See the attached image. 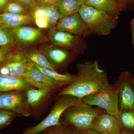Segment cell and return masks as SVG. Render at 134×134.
<instances>
[{
	"label": "cell",
	"mask_w": 134,
	"mask_h": 134,
	"mask_svg": "<svg viewBox=\"0 0 134 134\" xmlns=\"http://www.w3.org/2000/svg\"><path fill=\"white\" fill-rule=\"evenodd\" d=\"M31 78L36 81L46 85L54 91L59 90L62 86L54 80L47 76L40 70L28 62V67L24 77Z\"/></svg>",
	"instance_id": "cell-14"
},
{
	"label": "cell",
	"mask_w": 134,
	"mask_h": 134,
	"mask_svg": "<svg viewBox=\"0 0 134 134\" xmlns=\"http://www.w3.org/2000/svg\"><path fill=\"white\" fill-rule=\"evenodd\" d=\"M17 115L15 113L0 108V129L8 126Z\"/></svg>",
	"instance_id": "cell-26"
},
{
	"label": "cell",
	"mask_w": 134,
	"mask_h": 134,
	"mask_svg": "<svg viewBox=\"0 0 134 134\" xmlns=\"http://www.w3.org/2000/svg\"><path fill=\"white\" fill-rule=\"evenodd\" d=\"M58 97L59 98L47 116L38 125L26 129L23 134H38L51 127L60 126V120L64 112L82 102V99L69 95Z\"/></svg>",
	"instance_id": "cell-4"
},
{
	"label": "cell",
	"mask_w": 134,
	"mask_h": 134,
	"mask_svg": "<svg viewBox=\"0 0 134 134\" xmlns=\"http://www.w3.org/2000/svg\"><path fill=\"white\" fill-rule=\"evenodd\" d=\"M27 8L30 11H33L39 7L34 0H14Z\"/></svg>",
	"instance_id": "cell-28"
},
{
	"label": "cell",
	"mask_w": 134,
	"mask_h": 134,
	"mask_svg": "<svg viewBox=\"0 0 134 134\" xmlns=\"http://www.w3.org/2000/svg\"><path fill=\"white\" fill-rule=\"evenodd\" d=\"M62 1V0H58V2L59 1ZM80 1H81L82 2V3H83V0H80Z\"/></svg>",
	"instance_id": "cell-40"
},
{
	"label": "cell",
	"mask_w": 134,
	"mask_h": 134,
	"mask_svg": "<svg viewBox=\"0 0 134 134\" xmlns=\"http://www.w3.org/2000/svg\"><path fill=\"white\" fill-rule=\"evenodd\" d=\"M3 25V23L2 20L1 18H0V27L2 26Z\"/></svg>",
	"instance_id": "cell-39"
},
{
	"label": "cell",
	"mask_w": 134,
	"mask_h": 134,
	"mask_svg": "<svg viewBox=\"0 0 134 134\" xmlns=\"http://www.w3.org/2000/svg\"><path fill=\"white\" fill-rule=\"evenodd\" d=\"M2 10L3 12L12 14H30V10L27 8L15 1H11L8 2Z\"/></svg>",
	"instance_id": "cell-24"
},
{
	"label": "cell",
	"mask_w": 134,
	"mask_h": 134,
	"mask_svg": "<svg viewBox=\"0 0 134 134\" xmlns=\"http://www.w3.org/2000/svg\"><path fill=\"white\" fill-rule=\"evenodd\" d=\"M56 29L83 37L92 35L79 13L61 18L56 25Z\"/></svg>",
	"instance_id": "cell-10"
},
{
	"label": "cell",
	"mask_w": 134,
	"mask_h": 134,
	"mask_svg": "<svg viewBox=\"0 0 134 134\" xmlns=\"http://www.w3.org/2000/svg\"><path fill=\"white\" fill-rule=\"evenodd\" d=\"M76 80L58 96L69 95L82 99L95 93L108 82L107 73L100 69L97 60L78 64Z\"/></svg>",
	"instance_id": "cell-1"
},
{
	"label": "cell",
	"mask_w": 134,
	"mask_h": 134,
	"mask_svg": "<svg viewBox=\"0 0 134 134\" xmlns=\"http://www.w3.org/2000/svg\"><path fill=\"white\" fill-rule=\"evenodd\" d=\"M59 126L51 127L44 130V134H77L75 132L63 129Z\"/></svg>",
	"instance_id": "cell-27"
},
{
	"label": "cell",
	"mask_w": 134,
	"mask_h": 134,
	"mask_svg": "<svg viewBox=\"0 0 134 134\" xmlns=\"http://www.w3.org/2000/svg\"></svg>",
	"instance_id": "cell-42"
},
{
	"label": "cell",
	"mask_w": 134,
	"mask_h": 134,
	"mask_svg": "<svg viewBox=\"0 0 134 134\" xmlns=\"http://www.w3.org/2000/svg\"><path fill=\"white\" fill-rule=\"evenodd\" d=\"M28 62L23 52L17 51L10 53L7 59L0 66V74L24 78Z\"/></svg>",
	"instance_id": "cell-9"
},
{
	"label": "cell",
	"mask_w": 134,
	"mask_h": 134,
	"mask_svg": "<svg viewBox=\"0 0 134 134\" xmlns=\"http://www.w3.org/2000/svg\"><path fill=\"white\" fill-rule=\"evenodd\" d=\"M83 103L90 106H96L105 110L110 115L117 117L120 112L119 88L117 85L109 82L103 85L99 90L82 99Z\"/></svg>",
	"instance_id": "cell-3"
},
{
	"label": "cell",
	"mask_w": 134,
	"mask_h": 134,
	"mask_svg": "<svg viewBox=\"0 0 134 134\" xmlns=\"http://www.w3.org/2000/svg\"><path fill=\"white\" fill-rule=\"evenodd\" d=\"M26 91L0 92V108L15 113L18 116H31L32 111L27 102Z\"/></svg>",
	"instance_id": "cell-6"
},
{
	"label": "cell",
	"mask_w": 134,
	"mask_h": 134,
	"mask_svg": "<svg viewBox=\"0 0 134 134\" xmlns=\"http://www.w3.org/2000/svg\"><path fill=\"white\" fill-rule=\"evenodd\" d=\"M45 8L49 23V28H54L55 25L60 19L61 16L54 5Z\"/></svg>",
	"instance_id": "cell-25"
},
{
	"label": "cell",
	"mask_w": 134,
	"mask_h": 134,
	"mask_svg": "<svg viewBox=\"0 0 134 134\" xmlns=\"http://www.w3.org/2000/svg\"><path fill=\"white\" fill-rule=\"evenodd\" d=\"M15 37L21 43L30 44L36 42L42 36V31L40 29L21 26L11 29Z\"/></svg>",
	"instance_id": "cell-15"
},
{
	"label": "cell",
	"mask_w": 134,
	"mask_h": 134,
	"mask_svg": "<svg viewBox=\"0 0 134 134\" xmlns=\"http://www.w3.org/2000/svg\"><path fill=\"white\" fill-rule=\"evenodd\" d=\"M119 88L120 111L134 110V77L129 72H123L116 83Z\"/></svg>",
	"instance_id": "cell-8"
},
{
	"label": "cell",
	"mask_w": 134,
	"mask_h": 134,
	"mask_svg": "<svg viewBox=\"0 0 134 134\" xmlns=\"http://www.w3.org/2000/svg\"><path fill=\"white\" fill-rule=\"evenodd\" d=\"M115 1L118 3V4L119 5L120 7L121 8V5L122 2H123V0H115Z\"/></svg>",
	"instance_id": "cell-38"
},
{
	"label": "cell",
	"mask_w": 134,
	"mask_h": 134,
	"mask_svg": "<svg viewBox=\"0 0 134 134\" xmlns=\"http://www.w3.org/2000/svg\"><path fill=\"white\" fill-rule=\"evenodd\" d=\"M116 117L122 130L134 132V110L120 111Z\"/></svg>",
	"instance_id": "cell-22"
},
{
	"label": "cell",
	"mask_w": 134,
	"mask_h": 134,
	"mask_svg": "<svg viewBox=\"0 0 134 134\" xmlns=\"http://www.w3.org/2000/svg\"><path fill=\"white\" fill-rule=\"evenodd\" d=\"M101 113L100 108H92L82 101L67 109L61 117L68 124L77 129L86 130L90 129L95 118Z\"/></svg>",
	"instance_id": "cell-5"
},
{
	"label": "cell",
	"mask_w": 134,
	"mask_h": 134,
	"mask_svg": "<svg viewBox=\"0 0 134 134\" xmlns=\"http://www.w3.org/2000/svg\"><path fill=\"white\" fill-rule=\"evenodd\" d=\"M83 134H101L91 129L87 130Z\"/></svg>",
	"instance_id": "cell-36"
},
{
	"label": "cell",
	"mask_w": 134,
	"mask_h": 134,
	"mask_svg": "<svg viewBox=\"0 0 134 134\" xmlns=\"http://www.w3.org/2000/svg\"><path fill=\"white\" fill-rule=\"evenodd\" d=\"M43 54L55 69L65 65L71 57V53L68 51L54 45L46 47Z\"/></svg>",
	"instance_id": "cell-13"
},
{
	"label": "cell",
	"mask_w": 134,
	"mask_h": 134,
	"mask_svg": "<svg viewBox=\"0 0 134 134\" xmlns=\"http://www.w3.org/2000/svg\"><path fill=\"white\" fill-rule=\"evenodd\" d=\"M130 29L132 33V44L134 48V19H132L131 21Z\"/></svg>",
	"instance_id": "cell-33"
},
{
	"label": "cell",
	"mask_w": 134,
	"mask_h": 134,
	"mask_svg": "<svg viewBox=\"0 0 134 134\" xmlns=\"http://www.w3.org/2000/svg\"><path fill=\"white\" fill-rule=\"evenodd\" d=\"M83 3L119 17L121 8L115 0H83Z\"/></svg>",
	"instance_id": "cell-17"
},
{
	"label": "cell",
	"mask_w": 134,
	"mask_h": 134,
	"mask_svg": "<svg viewBox=\"0 0 134 134\" xmlns=\"http://www.w3.org/2000/svg\"><path fill=\"white\" fill-rule=\"evenodd\" d=\"M82 4L80 0H62L58 2L54 6L62 18L79 13Z\"/></svg>",
	"instance_id": "cell-20"
},
{
	"label": "cell",
	"mask_w": 134,
	"mask_h": 134,
	"mask_svg": "<svg viewBox=\"0 0 134 134\" xmlns=\"http://www.w3.org/2000/svg\"><path fill=\"white\" fill-rule=\"evenodd\" d=\"M30 62L32 65L40 70L44 74L57 82L62 86L65 85H70L76 80V75L69 74H59L56 71H54L46 68H42Z\"/></svg>",
	"instance_id": "cell-19"
},
{
	"label": "cell",
	"mask_w": 134,
	"mask_h": 134,
	"mask_svg": "<svg viewBox=\"0 0 134 134\" xmlns=\"http://www.w3.org/2000/svg\"><path fill=\"white\" fill-rule=\"evenodd\" d=\"M14 0H0V10H2L8 2Z\"/></svg>",
	"instance_id": "cell-34"
},
{
	"label": "cell",
	"mask_w": 134,
	"mask_h": 134,
	"mask_svg": "<svg viewBox=\"0 0 134 134\" xmlns=\"http://www.w3.org/2000/svg\"><path fill=\"white\" fill-rule=\"evenodd\" d=\"M54 91L52 90L39 88L26 90L27 102L32 111L38 107Z\"/></svg>",
	"instance_id": "cell-18"
},
{
	"label": "cell",
	"mask_w": 134,
	"mask_h": 134,
	"mask_svg": "<svg viewBox=\"0 0 134 134\" xmlns=\"http://www.w3.org/2000/svg\"><path fill=\"white\" fill-rule=\"evenodd\" d=\"M31 88H35L25 78L0 74V92Z\"/></svg>",
	"instance_id": "cell-12"
},
{
	"label": "cell",
	"mask_w": 134,
	"mask_h": 134,
	"mask_svg": "<svg viewBox=\"0 0 134 134\" xmlns=\"http://www.w3.org/2000/svg\"><path fill=\"white\" fill-rule=\"evenodd\" d=\"M32 15L34 19L36 18H44L47 19V15L45 7H38L32 11Z\"/></svg>",
	"instance_id": "cell-29"
},
{
	"label": "cell",
	"mask_w": 134,
	"mask_h": 134,
	"mask_svg": "<svg viewBox=\"0 0 134 134\" xmlns=\"http://www.w3.org/2000/svg\"><path fill=\"white\" fill-rule=\"evenodd\" d=\"M8 28L0 27V47L7 49L15 43L14 34Z\"/></svg>",
	"instance_id": "cell-23"
},
{
	"label": "cell",
	"mask_w": 134,
	"mask_h": 134,
	"mask_svg": "<svg viewBox=\"0 0 134 134\" xmlns=\"http://www.w3.org/2000/svg\"><path fill=\"white\" fill-rule=\"evenodd\" d=\"M39 7H44L54 6L57 2L58 0H34Z\"/></svg>",
	"instance_id": "cell-30"
},
{
	"label": "cell",
	"mask_w": 134,
	"mask_h": 134,
	"mask_svg": "<svg viewBox=\"0 0 134 134\" xmlns=\"http://www.w3.org/2000/svg\"><path fill=\"white\" fill-rule=\"evenodd\" d=\"M0 18L3 23V25L11 29L31 23L34 21L33 16L30 14H19L3 12L0 14Z\"/></svg>",
	"instance_id": "cell-16"
},
{
	"label": "cell",
	"mask_w": 134,
	"mask_h": 134,
	"mask_svg": "<svg viewBox=\"0 0 134 134\" xmlns=\"http://www.w3.org/2000/svg\"><path fill=\"white\" fill-rule=\"evenodd\" d=\"M35 24L38 28L41 29L49 28L48 19L44 18H36L34 19Z\"/></svg>",
	"instance_id": "cell-31"
},
{
	"label": "cell",
	"mask_w": 134,
	"mask_h": 134,
	"mask_svg": "<svg viewBox=\"0 0 134 134\" xmlns=\"http://www.w3.org/2000/svg\"><path fill=\"white\" fill-rule=\"evenodd\" d=\"M90 129L101 134H120L122 130L117 117L107 113L97 116Z\"/></svg>",
	"instance_id": "cell-11"
},
{
	"label": "cell",
	"mask_w": 134,
	"mask_h": 134,
	"mask_svg": "<svg viewBox=\"0 0 134 134\" xmlns=\"http://www.w3.org/2000/svg\"><path fill=\"white\" fill-rule=\"evenodd\" d=\"M79 13L92 35L107 36L115 29L118 23L119 17L83 3Z\"/></svg>",
	"instance_id": "cell-2"
},
{
	"label": "cell",
	"mask_w": 134,
	"mask_h": 134,
	"mask_svg": "<svg viewBox=\"0 0 134 134\" xmlns=\"http://www.w3.org/2000/svg\"><path fill=\"white\" fill-rule=\"evenodd\" d=\"M120 134H134V132L125 130H122Z\"/></svg>",
	"instance_id": "cell-37"
},
{
	"label": "cell",
	"mask_w": 134,
	"mask_h": 134,
	"mask_svg": "<svg viewBox=\"0 0 134 134\" xmlns=\"http://www.w3.org/2000/svg\"></svg>",
	"instance_id": "cell-41"
},
{
	"label": "cell",
	"mask_w": 134,
	"mask_h": 134,
	"mask_svg": "<svg viewBox=\"0 0 134 134\" xmlns=\"http://www.w3.org/2000/svg\"><path fill=\"white\" fill-rule=\"evenodd\" d=\"M82 36L74 35L55 28L51 29L48 32V37L54 45L83 53L87 49V45Z\"/></svg>",
	"instance_id": "cell-7"
},
{
	"label": "cell",
	"mask_w": 134,
	"mask_h": 134,
	"mask_svg": "<svg viewBox=\"0 0 134 134\" xmlns=\"http://www.w3.org/2000/svg\"><path fill=\"white\" fill-rule=\"evenodd\" d=\"M10 53L7 48L0 47V66L7 59Z\"/></svg>",
	"instance_id": "cell-32"
},
{
	"label": "cell",
	"mask_w": 134,
	"mask_h": 134,
	"mask_svg": "<svg viewBox=\"0 0 134 134\" xmlns=\"http://www.w3.org/2000/svg\"><path fill=\"white\" fill-rule=\"evenodd\" d=\"M24 54L26 59L30 62L42 68L56 71L55 67L43 53L37 51H30Z\"/></svg>",
	"instance_id": "cell-21"
},
{
	"label": "cell",
	"mask_w": 134,
	"mask_h": 134,
	"mask_svg": "<svg viewBox=\"0 0 134 134\" xmlns=\"http://www.w3.org/2000/svg\"><path fill=\"white\" fill-rule=\"evenodd\" d=\"M134 2V0H123V2H122L121 5V9L126 7V6H127L128 4Z\"/></svg>",
	"instance_id": "cell-35"
}]
</instances>
